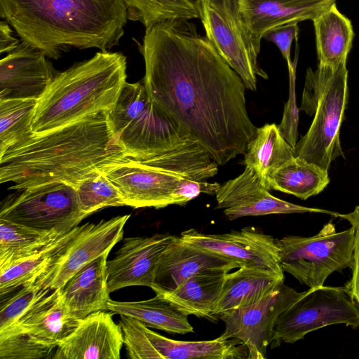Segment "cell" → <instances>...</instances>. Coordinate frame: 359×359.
Listing matches in <instances>:
<instances>
[{"mask_svg": "<svg viewBox=\"0 0 359 359\" xmlns=\"http://www.w3.org/2000/svg\"><path fill=\"white\" fill-rule=\"evenodd\" d=\"M281 267L309 288L324 285L329 276L353 263L354 230L337 231L329 222L314 236H287L276 240Z\"/></svg>", "mask_w": 359, "mask_h": 359, "instance_id": "ba28073f", "label": "cell"}, {"mask_svg": "<svg viewBox=\"0 0 359 359\" xmlns=\"http://www.w3.org/2000/svg\"><path fill=\"white\" fill-rule=\"evenodd\" d=\"M107 114L128 158L144 161L179 149L189 139L139 82H126L115 106Z\"/></svg>", "mask_w": 359, "mask_h": 359, "instance_id": "52a82bcc", "label": "cell"}, {"mask_svg": "<svg viewBox=\"0 0 359 359\" xmlns=\"http://www.w3.org/2000/svg\"><path fill=\"white\" fill-rule=\"evenodd\" d=\"M0 16L54 60L72 48L111 49L128 20L124 0H0Z\"/></svg>", "mask_w": 359, "mask_h": 359, "instance_id": "3957f363", "label": "cell"}, {"mask_svg": "<svg viewBox=\"0 0 359 359\" xmlns=\"http://www.w3.org/2000/svg\"><path fill=\"white\" fill-rule=\"evenodd\" d=\"M81 227L79 225L41 250L0 269L1 299L48 271L66 251Z\"/></svg>", "mask_w": 359, "mask_h": 359, "instance_id": "d4e9b609", "label": "cell"}, {"mask_svg": "<svg viewBox=\"0 0 359 359\" xmlns=\"http://www.w3.org/2000/svg\"><path fill=\"white\" fill-rule=\"evenodd\" d=\"M80 320L68 311L59 288L39 299L17 323L2 331L23 332L36 342L56 348Z\"/></svg>", "mask_w": 359, "mask_h": 359, "instance_id": "ffe728a7", "label": "cell"}, {"mask_svg": "<svg viewBox=\"0 0 359 359\" xmlns=\"http://www.w3.org/2000/svg\"><path fill=\"white\" fill-rule=\"evenodd\" d=\"M249 168L236 178L220 185L215 194L216 209H222L231 220L247 216L274 214L323 213L335 212L294 204L273 196Z\"/></svg>", "mask_w": 359, "mask_h": 359, "instance_id": "5bb4252c", "label": "cell"}, {"mask_svg": "<svg viewBox=\"0 0 359 359\" xmlns=\"http://www.w3.org/2000/svg\"><path fill=\"white\" fill-rule=\"evenodd\" d=\"M102 255L83 266L61 288L69 313L81 320L89 314L107 310L109 298L107 261Z\"/></svg>", "mask_w": 359, "mask_h": 359, "instance_id": "7402d4cb", "label": "cell"}, {"mask_svg": "<svg viewBox=\"0 0 359 359\" xmlns=\"http://www.w3.org/2000/svg\"><path fill=\"white\" fill-rule=\"evenodd\" d=\"M38 100H0V156L34 135L32 121Z\"/></svg>", "mask_w": 359, "mask_h": 359, "instance_id": "4dcf8cb0", "label": "cell"}, {"mask_svg": "<svg viewBox=\"0 0 359 359\" xmlns=\"http://www.w3.org/2000/svg\"><path fill=\"white\" fill-rule=\"evenodd\" d=\"M127 158L107 111L34 134L0 156V182L23 190L53 182L75 187L104 166Z\"/></svg>", "mask_w": 359, "mask_h": 359, "instance_id": "7a4b0ae2", "label": "cell"}, {"mask_svg": "<svg viewBox=\"0 0 359 359\" xmlns=\"http://www.w3.org/2000/svg\"><path fill=\"white\" fill-rule=\"evenodd\" d=\"M304 293L283 283L255 304L219 313L225 325L222 336L244 344L248 359L266 358L278 316Z\"/></svg>", "mask_w": 359, "mask_h": 359, "instance_id": "7c38bea8", "label": "cell"}, {"mask_svg": "<svg viewBox=\"0 0 359 359\" xmlns=\"http://www.w3.org/2000/svg\"><path fill=\"white\" fill-rule=\"evenodd\" d=\"M113 313L93 312L81 319L76 329L56 347L54 359H118L123 344Z\"/></svg>", "mask_w": 359, "mask_h": 359, "instance_id": "d6986e66", "label": "cell"}, {"mask_svg": "<svg viewBox=\"0 0 359 359\" xmlns=\"http://www.w3.org/2000/svg\"><path fill=\"white\" fill-rule=\"evenodd\" d=\"M226 274L196 275L173 291L161 295L188 316L212 318L215 316Z\"/></svg>", "mask_w": 359, "mask_h": 359, "instance_id": "83f0119b", "label": "cell"}, {"mask_svg": "<svg viewBox=\"0 0 359 359\" xmlns=\"http://www.w3.org/2000/svg\"><path fill=\"white\" fill-rule=\"evenodd\" d=\"M336 217H340L348 221L354 230L353 263L351 268V277L347 281L344 287L351 298L359 306V205L348 213H337Z\"/></svg>", "mask_w": 359, "mask_h": 359, "instance_id": "74e56055", "label": "cell"}, {"mask_svg": "<svg viewBox=\"0 0 359 359\" xmlns=\"http://www.w3.org/2000/svg\"><path fill=\"white\" fill-rule=\"evenodd\" d=\"M344 324L359 327V306L342 287L309 288L278 316L270 344H294L322 327Z\"/></svg>", "mask_w": 359, "mask_h": 359, "instance_id": "30bf717a", "label": "cell"}, {"mask_svg": "<svg viewBox=\"0 0 359 359\" xmlns=\"http://www.w3.org/2000/svg\"><path fill=\"white\" fill-rule=\"evenodd\" d=\"M239 267L234 261L191 245L176 236L159 258L151 288L156 294H165L194 276L224 274Z\"/></svg>", "mask_w": 359, "mask_h": 359, "instance_id": "2e32d148", "label": "cell"}, {"mask_svg": "<svg viewBox=\"0 0 359 359\" xmlns=\"http://www.w3.org/2000/svg\"><path fill=\"white\" fill-rule=\"evenodd\" d=\"M64 234L0 219V269L41 250Z\"/></svg>", "mask_w": 359, "mask_h": 359, "instance_id": "f546056e", "label": "cell"}, {"mask_svg": "<svg viewBox=\"0 0 359 359\" xmlns=\"http://www.w3.org/2000/svg\"><path fill=\"white\" fill-rule=\"evenodd\" d=\"M8 22L4 20L0 22V53H9L16 49L20 41L13 34V30Z\"/></svg>", "mask_w": 359, "mask_h": 359, "instance_id": "f35d334b", "label": "cell"}, {"mask_svg": "<svg viewBox=\"0 0 359 359\" xmlns=\"http://www.w3.org/2000/svg\"><path fill=\"white\" fill-rule=\"evenodd\" d=\"M294 157V149L284 139L278 126L265 124L257 128L248 142L244 163L268 189L270 176Z\"/></svg>", "mask_w": 359, "mask_h": 359, "instance_id": "4316f807", "label": "cell"}, {"mask_svg": "<svg viewBox=\"0 0 359 359\" xmlns=\"http://www.w3.org/2000/svg\"><path fill=\"white\" fill-rule=\"evenodd\" d=\"M74 187L79 209L86 216L104 208L124 205L117 187L100 170L83 178Z\"/></svg>", "mask_w": 359, "mask_h": 359, "instance_id": "d6a6232c", "label": "cell"}, {"mask_svg": "<svg viewBox=\"0 0 359 359\" xmlns=\"http://www.w3.org/2000/svg\"><path fill=\"white\" fill-rule=\"evenodd\" d=\"M245 24L261 42L269 30L286 24L313 20L336 0H239Z\"/></svg>", "mask_w": 359, "mask_h": 359, "instance_id": "44dd1931", "label": "cell"}, {"mask_svg": "<svg viewBox=\"0 0 359 359\" xmlns=\"http://www.w3.org/2000/svg\"><path fill=\"white\" fill-rule=\"evenodd\" d=\"M184 241L236 262L240 267L283 271L277 241L254 227L208 234L191 229L180 236Z\"/></svg>", "mask_w": 359, "mask_h": 359, "instance_id": "4fadbf2b", "label": "cell"}, {"mask_svg": "<svg viewBox=\"0 0 359 359\" xmlns=\"http://www.w3.org/2000/svg\"><path fill=\"white\" fill-rule=\"evenodd\" d=\"M298 34V23L294 22L274 27L263 36L278 47L287 62L289 72L296 69V62L293 63L291 60V46L293 40L297 39Z\"/></svg>", "mask_w": 359, "mask_h": 359, "instance_id": "8d00e7d4", "label": "cell"}, {"mask_svg": "<svg viewBox=\"0 0 359 359\" xmlns=\"http://www.w3.org/2000/svg\"><path fill=\"white\" fill-rule=\"evenodd\" d=\"M312 21L318 65L333 68L346 65L354 37L351 20L334 3Z\"/></svg>", "mask_w": 359, "mask_h": 359, "instance_id": "cb8c5ba5", "label": "cell"}, {"mask_svg": "<svg viewBox=\"0 0 359 359\" xmlns=\"http://www.w3.org/2000/svg\"><path fill=\"white\" fill-rule=\"evenodd\" d=\"M175 236L157 233L124 238L114 257L107 261L109 292L129 286L151 288L159 258Z\"/></svg>", "mask_w": 359, "mask_h": 359, "instance_id": "e0dca14e", "label": "cell"}, {"mask_svg": "<svg viewBox=\"0 0 359 359\" xmlns=\"http://www.w3.org/2000/svg\"><path fill=\"white\" fill-rule=\"evenodd\" d=\"M195 1L207 39L245 88L256 90L257 76H268L257 62L261 42L248 29L239 0Z\"/></svg>", "mask_w": 359, "mask_h": 359, "instance_id": "9c48e42d", "label": "cell"}, {"mask_svg": "<svg viewBox=\"0 0 359 359\" xmlns=\"http://www.w3.org/2000/svg\"><path fill=\"white\" fill-rule=\"evenodd\" d=\"M348 97L346 65L335 68L318 65L316 70L307 69L300 109L314 118L297 142L295 157L328 171L332 162L344 156L339 132Z\"/></svg>", "mask_w": 359, "mask_h": 359, "instance_id": "8992f818", "label": "cell"}, {"mask_svg": "<svg viewBox=\"0 0 359 359\" xmlns=\"http://www.w3.org/2000/svg\"><path fill=\"white\" fill-rule=\"evenodd\" d=\"M126 68L122 53L100 50L58 72L38 99L32 124L34 134L110 111L126 83Z\"/></svg>", "mask_w": 359, "mask_h": 359, "instance_id": "277c9868", "label": "cell"}, {"mask_svg": "<svg viewBox=\"0 0 359 359\" xmlns=\"http://www.w3.org/2000/svg\"><path fill=\"white\" fill-rule=\"evenodd\" d=\"M295 70L289 72V97L284 107L282 120L278 126L280 133L293 149L297 142L299 111L296 102Z\"/></svg>", "mask_w": 359, "mask_h": 359, "instance_id": "d590c367", "label": "cell"}, {"mask_svg": "<svg viewBox=\"0 0 359 359\" xmlns=\"http://www.w3.org/2000/svg\"><path fill=\"white\" fill-rule=\"evenodd\" d=\"M128 20L146 27L171 19L199 18L195 0H124Z\"/></svg>", "mask_w": 359, "mask_h": 359, "instance_id": "1f68e13d", "label": "cell"}, {"mask_svg": "<svg viewBox=\"0 0 359 359\" xmlns=\"http://www.w3.org/2000/svg\"><path fill=\"white\" fill-rule=\"evenodd\" d=\"M140 50L149 97L222 165L245 154L257 127L246 108L245 86L189 20L146 27Z\"/></svg>", "mask_w": 359, "mask_h": 359, "instance_id": "6da1fadb", "label": "cell"}, {"mask_svg": "<svg viewBox=\"0 0 359 359\" xmlns=\"http://www.w3.org/2000/svg\"><path fill=\"white\" fill-rule=\"evenodd\" d=\"M106 311L131 316L147 327L169 333L184 334L194 332V327L188 320V315L161 294L136 302L110 299Z\"/></svg>", "mask_w": 359, "mask_h": 359, "instance_id": "484cf974", "label": "cell"}, {"mask_svg": "<svg viewBox=\"0 0 359 359\" xmlns=\"http://www.w3.org/2000/svg\"><path fill=\"white\" fill-rule=\"evenodd\" d=\"M283 273L254 267L227 273L215 316L255 304L284 283Z\"/></svg>", "mask_w": 359, "mask_h": 359, "instance_id": "603a6c76", "label": "cell"}, {"mask_svg": "<svg viewBox=\"0 0 359 359\" xmlns=\"http://www.w3.org/2000/svg\"><path fill=\"white\" fill-rule=\"evenodd\" d=\"M130 215L116 216L97 223H86L59 259L44 273L46 285L62 288L83 266L108 254L123 238V228Z\"/></svg>", "mask_w": 359, "mask_h": 359, "instance_id": "9a60e30c", "label": "cell"}, {"mask_svg": "<svg viewBox=\"0 0 359 359\" xmlns=\"http://www.w3.org/2000/svg\"><path fill=\"white\" fill-rule=\"evenodd\" d=\"M57 73L42 51L21 41L0 61V100H38Z\"/></svg>", "mask_w": 359, "mask_h": 359, "instance_id": "ac0fdd59", "label": "cell"}, {"mask_svg": "<svg viewBox=\"0 0 359 359\" xmlns=\"http://www.w3.org/2000/svg\"><path fill=\"white\" fill-rule=\"evenodd\" d=\"M218 165L205 148L189 138L179 149L144 161L127 158L100 171L117 187L124 205L163 208L174 205L181 185L189 180L208 181L217 173Z\"/></svg>", "mask_w": 359, "mask_h": 359, "instance_id": "5b68a950", "label": "cell"}, {"mask_svg": "<svg viewBox=\"0 0 359 359\" xmlns=\"http://www.w3.org/2000/svg\"><path fill=\"white\" fill-rule=\"evenodd\" d=\"M54 349L36 342L23 332H0L1 359L48 358Z\"/></svg>", "mask_w": 359, "mask_h": 359, "instance_id": "e575fe53", "label": "cell"}, {"mask_svg": "<svg viewBox=\"0 0 359 359\" xmlns=\"http://www.w3.org/2000/svg\"><path fill=\"white\" fill-rule=\"evenodd\" d=\"M329 182L328 171L294 156L270 176L268 189L306 200L322 192Z\"/></svg>", "mask_w": 359, "mask_h": 359, "instance_id": "f1b7e54d", "label": "cell"}, {"mask_svg": "<svg viewBox=\"0 0 359 359\" xmlns=\"http://www.w3.org/2000/svg\"><path fill=\"white\" fill-rule=\"evenodd\" d=\"M87 216L79 209L75 187L49 182L22 190L2 205L0 219L46 231L66 233Z\"/></svg>", "mask_w": 359, "mask_h": 359, "instance_id": "8fae6325", "label": "cell"}, {"mask_svg": "<svg viewBox=\"0 0 359 359\" xmlns=\"http://www.w3.org/2000/svg\"><path fill=\"white\" fill-rule=\"evenodd\" d=\"M44 273L23 285L14 296L1 303L0 331L17 323L29 308L53 290L45 284Z\"/></svg>", "mask_w": 359, "mask_h": 359, "instance_id": "836d02e7", "label": "cell"}]
</instances>
